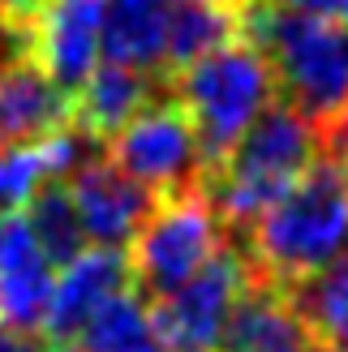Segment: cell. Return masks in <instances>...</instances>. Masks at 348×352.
Masks as SVG:
<instances>
[{
	"label": "cell",
	"instance_id": "6da1fadb",
	"mask_svg": "<svg viewBox=\"0 0 348 352\" xmlns=\"http://www.w3.org/2000/svg\"><path fill=\"white\" fill-rule=\"evenodd\" d=\"M250 284L292 288L348 254V172L336 160H314L284 198H275L250 228L237 232Z\"/></svg>",
	"mask_w": 348,
	"mask_h": 352
},
{
	"label": "cell",
	"instance_id": "7a4b0ae2",
	"mask_svg": "<svg viewBox=\"0 0 348 352\" xmlns=\"http://www.w3.org/2000/svg\"><path fill=\"white\" fill-rule=\"evenodd\" d=\"M314 160H323L318 120L305 116L292 99L275 95L246 125V133L232 142V151L206 172L202 189L211 193L219 219L232 232H241L275 198H284L309 172Z\"/></svg>",
	"mask_w": 348,
	"mask_h": 352
},
{
	"label": "cell",
	"instance_id": "3957f363",
	"mask_svg": "<svg viewBox=\"0 0 348 352\" xmlns=\"http://www.w3.org/2000/svg\"><path fill=\"white\" fill-rule=\"evenodd\" d=\"M241 34L267 52L280 95L327 120L348 99V22L292 13L275 0L241 5Z\"/></svg>",
	"mask_w": 348,
	"mask_h": 352
},
{
	"label": "cell",
	"instance_id": "277c9868",
	"mask_svg": "<svg viewBox=\"0 0 348 352\" xmlns=\"http://www.w3.org/2000/svg\"><path fill=\"white\" fill-rule=\"evenodd\" d=\"M168 86H172V99L194 120L206 172L232 151V142L246 133L250 120L280 95L267 52L246 34L206 52L202 60H194L181 74H172Z\"/></svg>",
	"mask_w": 348,
	"mask_h": 352
},
{
	"label": "cell",
	"instance_id": "5b68a950",
	"mask_svg": "<svg viewBox=\"0 0 348 352\" xmlns=\"http://www.w3.org/2000/svg\"><path fill=\"white\" fill-rule=\"evenodd\" d=\"M224 228L228 223L219 219L211 193L202 185L155 198L151 215L133 232V254H129V275L138 296H146L151 305L172 288H181L189 275H198L206 258L219 254Z\"/></svg>",
	"mask_w": 348,
	"mask_h": 352
},
{
	"label": "cell",
	"instance_id": "8992f818",
	"mask_svg": "<svg viewBox=\"0 0 348 352\" xmlns=\"http://www.w3.org/2000/svg\"><path fill=\"white\" fill-rule=\"evenodd\" d=\"M108 160L129 172L138 185H146L155 198L181 193L206 181V164L198 151L194 120L177 99H151L125 129H116L108 142Z\"/></svg>",
	"mask_w": 348,
	"mask_h": 352
},
{
	"label": "cell",
	"instance_id": "52a82bcc",
	"mask_svg": "<svg viewBox=\"0 0 348 352\" xmlns=\"http://www.w3.org/2000/svg\"><path fill=\"white\" fill-rule=\"evenodd\" d=\"M246 288H250L246 254L237 241H224L219 254L206 258L198 275H189L181 288L151 301V314L172 352H219L228 314Z\"/></svg>",
	"mask_w": 348,
	"mask_h": 352
},
{
	"label": "cell",
	"instance_id": "ba28073f",
	"mask_svg": "<svg viewBox=\"0 0 348 352\" xmlns=\"http://www.w3.org/2000/svg\"><path fill=\"white\" fill-rule=\"evenodd\" d=\"M69 193L82 215L86 241L95 245H125L151 215L155 193L138 185L129 172H120L108 155H86V160L69 172Z\"/></svg>",
	"mask_w": 348,
	"mask_h": 352
},
{
	"label": "cell",
	"instance_id": "9c48e42d",
	"mask_svg": "<svg viewBox=\"0 0 348 352\" xmlns=\"http://www.w3.org/2000/svg\"><path fill=\"white\" fill-rule=\"evenodd\" d=\"M103 0H47L30 22V60L74 99L99 65Z\"/></svg>",
	"mask_w": 348,
	"mask_h": 352
},
{
	"label": "cell",
	"instance_id": "30bf717a",
	"mask_svg": "<svg viewBox=\"0 0 348 352\" xmlns=\"http://www.w3.org/2000/svg\"><path fill=\"white\" fill-rule=\"evenodd\" d=\"M133 284L129 275V258L120 254V245H95L82 250L74 262H65V275L52 284V301L43 314V340L52 348H65L69 340H78V331L86 327V318L112 301L116 292H125Z\"/></svg>",
	"mask_w": 348,
	"mask_h": 352
},
{
	"label": "cell",
	"instance_id": "8fae6325",
	"mask_svg": "<svg viewBox=\"0 0 348 352\" xmlns=\"http://www.w3.org/2000/svg\"><path fill=\"white\" fill-rule=\"evenodd\" d=\"M52 262L39 250L26 215L0 210V327L39 331L52 301Z\"/></svg>",
	"mask_w": 348,
	"mask_h": 352
},
{
	"label": "cell",
	"instance_id": "7c38bea8",
	"mask_svg": "<svg viewBox=\"0 0 348 352\" xmlns=\"http://www.w3.org/2000/svg\"><path fill=\"white\" fill-rule=\"evenodd\" d=\"M168 78H151L142 69H129V65H95L91 78H86L74 99H69V125L82 129L86 138H95L103 146L116 129H125L129 120L155 99V86H164Z\"/></svg>",
	"mask_w": 348,
	"mask_h": 352
},
{
	"label": "cell",
	"instance_id": "4fadbf2b",
	"mask_svg": "<svg viewBox=\"0 0 348 352\" xmlns=\"http://www.w3.org/2000/svg\"><path fill=\"white\" fill-rule=\"evenodd\" d=\"M314 344L305 318L275 284H250L224 327L219 352H305Z\"/></svg>",
	"mask_w": 348,
	"mask_h": 352
},
{
	"label": "cell",
	"instance_id": "5bb4252c",
	"mask_svg": "<svg viewBox=\"0 0 348 352\" xmlns=\"http://www.w3.org/2000/svg\"><path fill=\"white\" fill-rule=\"evenodd\" d=\"M69 125V95L30 56L0 69V146H22Z\"/></svg>",
	"mask_w": 348,
	"mask_h": 352
},
{
	"label": "cell",
	"instance_id": "9a60e30c",
	"mask_svg": "<svg viewBox=\"0 0 348 352\" xmlns=\"http://www.w3.org/2000/svg\"><path fill=\"white\" fill-rule=\"evenodd\" d=\"M177 0H103L99 52L116 65L164 78V39Z\"/></svg>",
	"mask_w": 348,
	"mask_h": 352
},
{
	"label": "cell",
	"instance_id": "2e32d148",
	"mask_svg": "<svg viewBox=\"0 0 348 352\" xmlns=\"http://www.w3.org/2000/svg\"><path fill=\"white\" fill-rule=\"evenodd\" d=\"M241 34V5H219V0H177L168 17L164 39V78L181 74L206 52L232 43Z\"/></svg>",
	"mask_w": 348,
	"mask_h": 352
},
{
	"label": "cell",
	"instance_id": "e0dca14e",
	"mask_svg": "<svg viewBox=\"0 0 348 352\" xmlns=\"http://www.w3.org/2000/svg\"><path fill=\"white\" fill-rule=\"evenodd\" d=\"M78 340L82 352H172L160 336L151 305L129 292H116L112 301H103L78 331Z\"/></svg>",
	"mask_w": 348,
	"mask_h": 352
},
{
	"label": "cell",
	"instance_id": "ac0fdd59",
	"mask_svg": "<svg viewBox=\"0 0 348 352\" xmlns=\"http://www.w3.org/2000/svg\"><path fill=\"white\" fill-rule=\"evenodd\" d=\"M284 292L305 318L309 336L336 352H348V254L327 262L323 271L297 279Z\"/></svg>",
	"mask_w": 348,
	"mask_h": 352
},
{
	"label": "cell",
	"instance_id": "d6986e66",
	"mask_svg": "<svg viewBox=\"0 0 348 352\" xmlns=\"http://www.w3.org/2000/svg\"><path fill=\"white\" fill-rule=\"evenodd\" d=\"M26 223H30V232H34V241H39V250L47 254L52 267H65V262H74L86 250L82 215H78L74 193H69V185L61 176H52V181H43L30 193Z\"/></svg>",
	"mask_w": 348,
	"mask_h": 352
},
{
	"label": "cell",
	"instance_id": "ffe728a7",
	"mask_svg": "<svg viewBox=\"0 0 348 352\" xmlns=\"http://www.w3.org/2000/svg\"><path fill=\"white\" fill-rule=\"evenodd\" d=\"M318 138H323V155H327V160H336L348 172V99L327 120H318Z\"/></svg>",
	"mask_w": 348,
	"mask_h": 352
},
{
	"label": "cell",
	"instance_id": "44dd1931",
	"mask_svg": "<svg viewBox=\"0 0 348 352\" xmlns=\"http://www.w3.org/2000/svg\"><path fill=\"white\" fill-rule=\"evenodd\" d=\"M292 13H309V17H327V22H348V0H275Z\"/></svg>",
	"mask_w": 348,
	"mask_h": 352
},
{
	"label": "cell",
	"instance_id": "7402d4cb",
	"mask_svg": "<svg viewBox=\"0 0 348 352\" xmlns=\"http://www.w3.org/2000/svg\"><path fill=\"white\" fill-rule=\"evenodd\" d=\"M43 5H47V0H0V17L30 26L34 17H39V9H43Z\"/></svg>",
	"mask_w": 348,
	"mask_h": 352
},
{
	"label": "cell",
	"instance_id": "603a6c76",
	"mask_svg": "<svg viewBox=\"0 0 348 352\" xmlns=\"http://www.w3.org/2000/svg\"><path fill=\"white\" fill-rule=\"evenodd\" d=\"M0 352H43V344L30 336V331H9L0 327Z\"/></svg>",
	"mask_w": 348,
	"mask_h": 352
},
{
	"label": "cell",
	"instance_id": "cb8c5ba5",
	"mask_svg": "<svg viewBox=\"0 0 348 352\" xmlns=\"http://www.w3.org/2000/svg\"><path fill=\"white\" fill-rule=\"evenodd\" d=\"M305 352H336V348H327V344H318V340H314V344H309Z\"/></svg>",
	"mask_w": 348,
	"mask_h": 352
},
{
	"label": "cell",
	"instance_id": "d4e9b609",
	"mask_svg": "<svg viewBox=\"0 0 348 352\" xmlns=\"http://www.w3.org/2000/svg\"><path fill=\"white\" fill-rule=\"evenodd\" d=\"M219 5H246V0H219Z\"/></svg>",
	"mask_w": 348,
	"mask_h": 352
},
{
	"label": "cell",
	"instance_id": "484cf974",
	"mask_svg": "<svg viewBox=\"0 0 348 352\" xmlns=\"http://www.w3.org/2000/svg\"><path fill=\"white\" fill-rule=\"evenodd\" d=\"M56 352H69V348H56Z\"/></svg>",
	"mask_w": 348,
	"mask_h": 352
}]
</instances>
